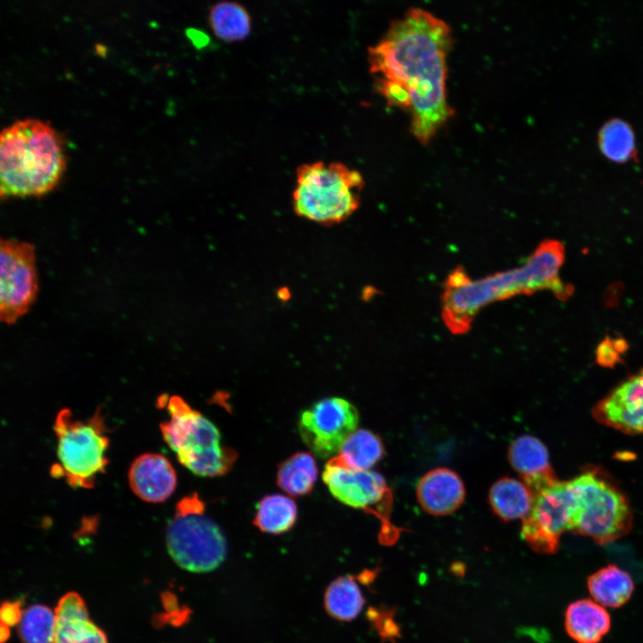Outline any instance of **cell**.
<instances>
[{"label":"cell","mask_w":643,"mask_h":643,"mask_svg":"<svg viewBox=\"0 0 643 643\" xmlns=\"http://www.w3.org/2000/svg\"><path fill=\"white\" fill-rule=\"evenodd\" d=\"M451 30L428 11L411 8L368 50L375 87L388 106L405 110L411 131L427 144L452 115L447 100Z\"/></svg>","instance_id":"cell-1"},{"label":"cell","mask_w":643,"mask_h":643,"mask_svg":"<svg viewBox=\"0 0 643 643\" xmlns=\"http://www.w3.org/2000/svg\"><path fill=\"white\" fill-rule=\"evenodd\" d=\"M565 249L556 239L539 244L521 266L472 279L462 267L447 277L441 295V316L453 334H464L485 306L516 296L550 291L562 301L569 299L573 287L564 282L560 270Z\"/></svg>","instance_id":"cell-2"},{"label":"cell","mask_w":643,"mask_h":643,"mask_svg":"<svg viewBox=\"0 0 643 643\" xmlns=\"http://www.w3.org/2000/svg\"><path fill=\"white\" fill-rule=\"evenodd\" d=\"M66 168L57 131L38 119L20 120L0 135L1 197L42 196L61 180Z\"/></svg>","instance_id":"cell-3"},{"label":"cell","mask_w":643,"mask_h":643,"mask_svg":"<svg viewBox=\"0 0 643 643\" xmlns=\"http://www.w3.org/2000/svg\"><path fill=\"white\" fill-rule=\"evenodd\" d=\"M157 406L169 413L160 430L183 466L203 477L221 476L230 470L237 453L221 445V434L211 421L177 395H161Z\"/></svg>","instance_id":"cell-4"},{"label":"cell","mask_w":643,"mask_h":643,"mask_svg":"<svg viewBox=\"0 0 643 643\" xmlns=\"http://www.w3.org/2000/svg\"><path fill=\"white\" fill-rule=\"evenodd\" d=\"M363 185L361 173L342 163L299 165L292 194L294 212L321 225L339 223L357 210Z\"/></svg>","instance_id":"cell-5"},{"label":"cell","mask_w":643,"mask_h":643,"mask_svg":"<svg viewBox=\"0 0 643 643\" xmlns=\"http://www.w3.org/2000/svg\"><path fill=\"white\" fill-rule=\"evenodd\" d=\"M568 483L572 499L571 530L599 544L629 531L632 521L629 501L599 470L585 471Z\"/></svg>","instance_id":"cell-6"},{"label":"cell","mask_w":643,"mask_h":643,"mask_svg":"<svg viewBox=\"0 0 643 643\" xmlns=\"http://www.w3.org/2000/svg\"><path fill=\"white\" fill-rule=\"evenodd\" d=\"M54 430L59 463L52 468V475L64 477L73 488H93L96 477L104 472L108 464L110 439L101 410L98 408L93 416L82 421L63 408L55 417Z\"/></svg>","instance_id":"cell-7"},{"label":"cell","mask_w":643,"mask_h":643,"mask_svg":"<svg viewBox=\"0 0 643 643\" xmlns=\"http://www.w3.org/2000/svg\"><path fill=\"white\" fill-rule=\"evenodd\" d=\"M196 494L181 499L166 530V547L173 561L184 570L205 572L225 559L227 542L220 527L204 514Z\"/></svg>","instance_id":"cell-8"},{"label":"cell","mask_w":643,"mask_h":643,"mask_svg":"<svg viewBox=\"0 0 643 643\" xmlns=\"http://www.w3.org/2000/svg\"><path fill=\"white\" fill-rule=\"evenodd\" d=\"M322 479L339 502L374 514L380 520L387 535L386 544L397 539L398 530L389 520L392 493L380 473L350 469L335 456L327 463Z\"/></svg>","instance_id":"cell-9"},{"label":"cell","mask_w":643,"mask_h":643,"mask_svg":"<svg viewBox=\"0 0 643 643\" xmlns=\"http://www.w3.org/2000/svg\"><path fill=\"white\" fill-rule=\"evenodd\" d=\"M0 263V317L11 324L28 312L38 293L34 246L15 239H2Z\"/></svg>","instance_id":"cell-10"},{"label":"cell","mask_w":643,"mask_h":643,"mask_svg":"<svg viewBox=\"0 0 643 643\" xmlns=\"http://www.w3.org/2000/svg\"><path fill=\"white\" fill-rule=\"evenodd\" d=\"M572 517L569 483L556 480L533 495L530 512L522 524V538L534 551L553 554L561 535L571 530Z\"/></svg>","instance_id":"cell-11"},{"label":"cell","mask_w":643,"mask_h":643,"mask_svg":"<svg viewBox=\"0 0 643 643\" xmlns=\"http://www.w3.org/2000/svg\"><path fill=\"white\" fill-rule=\"evenodd\" d=\"M358 422L355 405L341 397H328L301 413L298 430L305 444L316 455L327 458L339 452Z\"/></svg>","instance_id":"cell-12"},{"label":"cell","mask_w":643,"mask_h":643,"mask_svg":"<svg viewBox=\"0 0 643 643\" xmlns=\"http://www.w3.org/2000/svg\"><path fill=\"white\" fill-rule=\"evenodd\" d=\"M593 415L599 422L624 433H643V369L600 400Z\"/></svg>","instance_id":"cell-13"},{"label":"cell","mask_w":643,"mask_h":643,"mask_svg":"<svg viewBox=\"0 0 643 643\" xmlns=\"http://www.w3.org/2000/svg\"><path fill=\"white\" fill-rule=\"evenodd\" d=\"M129 483L132 491L149 503L165 501L177 485L175 470L163 455L146 453L138 456L129 470Z\"/></svg>","instance_id":"cell-14"},{"label":"cell","mask_w":643,"mask_h":643,"mask_svg":"<svg viewBox=\"0 0 643 643\" xmlns=\"http://www.w3.org/2000/svg\"><path fill=\"white\" fill-rule=\"evenodd\" d=\"M416 497L429 514L448 515L464 501L465 488L461 477L453 470L438 467L426 472L417 482Z\"/></svg>","instance_id":"cell-15"},{"label":"cell","mask_w":643,"mask_h":643,"mask_svg":"<svg viewBox=\"0 0 643 643\" xmlns=\"http://www.w3.org/2000/svg\"><path fill=\"white\" fill-rule=\"evenodd\" d=\"M507 456L533 495L557 480L546 446L534 436L516 438L509 446Z\"/></svg>","instance_id":"cell-16"},{"label":"cell","mask_w":643,"mask_h":643,"mask_svg":"<svg viewBox=\"0 0 643 643\" xmlns=\"http://www.w3.org/2000/svg\"><path fill=\"white\" fill-rule=\"evenodd\" d=\"M54 643H108L105 633L90 619L83 598L69 592L55 608Z\"/></svg>","instance_id":"cell-17"},{"label":"cell","mask_w":643,"mask_h":643,"mask_svg":"<svg viewBox=\"0 0 643 643\" xmlns=\"http://www.w3.org/2000/svg\"><path fill=\"white\" fill-rule=\"evenodd\" d=\"M565 629L579 643H597L610 629V616L601 605L590 599L572 603L565 612Z\"/></svg>","instance_id":"cell-18"},{"label":"cell","mask_w":643,"mask_h":643,"mask_svg":"<svg viewBox=\"0 0 643 643\" xmlns=\"http://www.w3.org/2000/svg\"><path fill=\"white\" fill-rule=\"evenodd\" d=\"M489 502L502 521L523 520L530 512L533 494L523 481L504 477L491 486Z\"/></svg>","instance_id":"cell-19"},{"label":"cell","mask_w":643,"mask_h":643,"mask_svg":"<svg viewBox=\"0 0 643 643\" xmlns=\"http://www.w3.org/2000/svg\"><path fill=\"white\" fill-rule=\"evenodd\" d=\"M588 588L599 605L619 607L630 599L634 584L626 572L609 564L589 578Z\"/></svg>","instance_id":"cell-20"},{"label":"cell","mask_w":643,"mask_h":643,"mask_svg":"<svg viewBox=\"0 0 643 643\" xmlns=\"http://www.w3.org/2000/svg\"><path fill=\"white\" fill-rule=\"evenodd\" d=\"M208 20L213 34L225 42L241 41L251 32V17L247 10L237 2L214 4L209 11Z\"/></svg>","instance_id":"cell-21"},{"label":"cell","mask_w":643,"mask_h":643,"mask_svg":"<svg viewBox=\"0 0 643 643\" xmlns=\"http://www.w3.org/2000/svg\"><path fill=\"white\" fill-rule=\"evenodd\" d=\"M385 454L380 438L365 429L356 430L343 444L337 458L347 467L369 471Z\"/></svg>","instance_id":"cell-22"},{"label":"cell","mask_w":643,"mask_h":643,"mask_svg":"<svg viewBox=\"0 0 643 643\" xmlns=\"http://www.w3.org/2000/svg\"><path fill=\"white\" fill-rule=\"evenodd\" d=\"M597 144L601 154L615 163H626L636 157L634 130L622 119L606 121L598 130Z\"/></svg>","instance_id":"cell-23"},{"label":"cell","mask_w":643,"mask_h":643,"mask_svg":"<svg viewBox=\"0 0 643 643\" xmlns=\"http://www.w3.org/2000/svg\"><path fill=\"white\" fill-rule=\"evenodd\" d=\"M317 476L318 468L313 455L298 452L279 465L277 484L291 496H304L312 491Z\"/></svg>","instance_id":"cell-24"},{"label":"cell","mask_w":643,"mask_h":643,"mask_svg":"<svg viewBox=\"0 0 643 643\" xmlns=\"http://www.w3.org/2000/svg\"><path fill=\"white\" fill-rule=\"evenodd\" d=\"M296 516L297 508L292 498L271 494L263 497L257 504L254 523L263 532L280 534L293 527Z\"/></svg>","instance_id":"cell-25"},{"label":"cell","mask_w":643,"mask_h":643,"mask_svg":"<svg viewBox=\"0 0 643 643\" xmlns=\"http://www.w3.org/2000/svg\"><path fill=\"white\" fill-rule=\"evenodd\" d=\"M325 606L328 613L339 621H352L362 611L364 597L351 576L335 580L325 594Z\"/></svg>","instance_id":"cell-26"},{"label":"cell","mask_w":643,"mask_h":643,"mask_svg":"<svg viewBox=\"0 0 643 643\" xmlns=\"http://www.w3.org/2000/svg\"><path fill=\"white\" fill-rule=\"evenodd\" d=\"M55 613L43 605H33L21 615L19 634L23 643H54Z\"/></svg>","instance_id":"cell-27"},{"label":"cell","mask_w":643,"mask_h":643,"mask_svg":"<svg viewBox=\"0 0 643 643\" xmlns=\"http://www.w3.org/2000/svg\"><path fill=\"white\" fill-rule=\"evenodd\" d=\"M628 348V342L623 338L606 336L597 347V362L605 367H614L622 363V357Z\"/></svg>","instance_id":"cell-28"},{"label":"cell","mask_w":643,"mask_h":643,"mask_svg":"<svg viewBox=\"0 0 643 643\" xmlns=\"http://www.w3.org/2000/svg\"><path fill=\"white\" fill-rule=\"evenodd\" d=\"M375 622L381 638L385 640L395 642L400 635V630L396 622L395 614L392 610L385 609L382 611L376 610Z\"/></svg>","instance_id":"cell-29"},{"label":"cell","mask_w":643,"mask_h":643,"mask_svg":"<svg viewBox=\"0 0 643 643\" xmlns=\"http://www.w3.org/2000/svg\"><path fill=\"white\" fill-rule=\"evenodd\" d=\"M21 612L20 608V602L9 603L6 602L2 605L1 619L2 623L5 624L6 627L12 626L16 622H20L21 618Z\"/></svg>","instance_id":"cell-30"},{"label":"cell","mask_w":643,"mask_h":643,"mask_svg":"<svg viewBox=\"0 0 643 643\" xmlns=\"http://www.w3.org/2000/svg\"><path fill=\"white\" fill-rule=\"evenodd\" d=\"M278 296L280 300H288V297L290 296V294H289V291L288 290V288H283L279 290Z\"/></svg>","instance_id":"cell-31"}]
</instances>
